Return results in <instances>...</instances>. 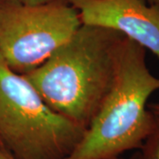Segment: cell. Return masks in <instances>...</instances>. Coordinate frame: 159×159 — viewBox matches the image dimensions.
<instances>
[{
    "mask_svg": "<svg viewBox=\"0 0 159 159\" xmlns=\"http://www.w3.org/2000/svg\"><path fill=\"white\" fill-rule=\"evenodd\" d=\"M125 37L82 24L45 62L22 75L53 111L86 129L112 84Z\"/></svg>",
    "mask_w": 159,
    "mask_h": 159,
    "instance_id": "6da1fadb",
    "label": "cell"
},
{
    "mask_svg": "<svg viewBox=\"0 0 159 159\" xmlns=\"http://www.w3.org/2000/svg\"><path fill=\"white\" fill-rule=\"evenodd\" d=\"M146 49L125 37L119 47L113 81L74 151L66 159L118 158L141 148L153 128L148 98L159 89L149 71Z\"/></svg>",
    "mask_w": 159,
    "mask_h": 159,
    "instance_id": "7a4b0ae2",
    "label": "cell"
},
{
    "mask_svg": "<svg viewBox=\"0 0 159 159\" xmlns=\"http://www.w3.org/2000/svg\"><path fill=\"white\" fill-rule=\"evenodd\" d=\"M85 128L57 113L0 56V142L16 159H66Z\"/></svg>",
    "mask_w": 159,
    "mask_h": 159,
    "instance_id": "3957f363",
    "label": "cell"
},
{
    "mask_svg": "<svg viewBox=\"0 0 159 159\" xmlns=\"http://www.w3.org/2000/svg\"><path fill=\"white\" fill-rule=\"evenodd\" d=\"M82 25L68 2L23 6L0 0V56L26 74L40 66Z\"/></svg>",
    "mask_w": 159,
    "mask_h": 159,
    "instance_id": "277c9868",
    "label": "cell"
},
{
    "mask_svg": "<svg viewBox=\"0 0 159 159\" xmlns=\"http://www.w3.org/2000/svg\"><path fill=\"white\" fill-rule=\"evenodd\" d=\"M82 24L112 29L159 58V7L144 0H71Z\"/></svg>",
    "mask_w": 159,
    "mask_h": 159,
    "instance_id": "5b68a950",
    "label": "cell"
},
{
    "mask_svg": "<svg viewBox=\"0 0 159 159\" xmlns=\"http://www.w3.org/2000/svg\"><path fill=\"white\" fill-rule=\"evenodd\" d=\"M140 149L142 159H159V114H155L153 128Z\"/></svg>",
    "mask_w": 159,
    "mask_h": 159,
    "instance_id": "8992f818",
    "label": "cell"
},
{
    "mask_svg": "<svg viewBox=\"0 0 159 159\" xmlns=\"http://www.w3.org/2000/svg\"><path fill=\"white\" fill-rule=\"evenodd\" d=\"M2 1L23 5V6H39V5H43V4L52 3V2H68L70 3L71 0H2Z\"/></svg>",
    "mask_w": 159,
    "mask_h": 159,
    "instance_id": "52a82bcc",
    "label": "cell"
},
{
    "mask_svg": "<svg viewBox=\"0 0 159 159\" xmlns=\"http://www.w3.org/2000/svg\"><path fill=\"white\" fill-rule=\"evenodd\" d=\"M0 159H16L7 149L0 146Z\"/></svg>",
    "mask_w": 159,
    "mask_h": 159,
    "instance_id": "ba28073f",
    "label": "cell"
},
{
    "mask_svg": "<svg viewBox=\"0 0 159 159\" xmlns=\"http://www.w3.org/2000/svg\"><path fill=\"white\" fill-rule=\"evenodd\" d=\"M148 109L154 114H159V103H155V104H152V105H149Z\"/></svg>",
    "mask_w": 159,
    "mask_h": 159,
    "instance_id": "9c48e42d",
    "label": "cell"
},
{
    "mask_svg": "<svg viewBox=\"0 0 159 159\" xmlns=\"http://www.w3.org/2000/svg\"><path fill=\"white\" fill-rule=\"evenodd\" d=\"M146 3H148L149 5H153L159 7V0H144Z\"/></svg>",
    "mask_w": 159,
    "mask_h": 159,
    "instance_id": "30bf717a",
    "label": "cell"
},
{
    "mask_svg": "<svg viewBox=\"0 0 159 159\" xmlns=\"http://www.w3.org/2000/svg\"><path fill=\"white\" fill-rule=\"evenodd\" d=\"M128 159H142V157H141V154H140V152H139V153L134 154L133 157H131L130 158H128Z\"/></svg>",
    "mask_w": 159,
    "mask_h": 159,
    "instance_id": "8fae6325",
    "label": "cell"
},
{
    "mask_svg": "<svg viewBox=\"0 0 159 159\" xmlns=\"http://www.w3.org/2000/svg\"><path fill=\"white\" fill-rule=\"evenodd\" d=\"M0 146H1V147H3V146H2V144H1V142H0Z\"/></svg>",
    "mask_w": 159,
    "mask_h": 159,
    "instance_id": "7c38bea8",
    "label": "cell"
},
{
    "mask_svg": "<svg viewBox=\"0 0 159 159\" xmlns=\"http://www.w3.org/2000/svg\"><path fill=\"white\" fill-rule=\"evenodd\" d=\"M112 159H119V157H118V158H112Z\"/></svg>",
    "mask_w": 159,
    "mask_h": 159,
    "instance_id": "4fadbf2b",
    "label": "cell"
}]
</instances>
